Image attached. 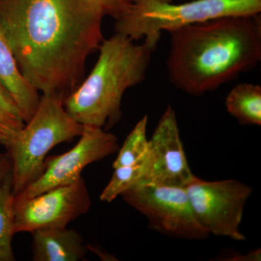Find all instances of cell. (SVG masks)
<instances>
[{
	"label": "cell",
	"instance_id": "6da1fadb",
	"mask_svg": "<svg viewBox=\"0 0 261 261\" xmlns=\"http://www.w3.org/2000/svg\"><path fill=\"white\" fill-rule=\"evenodd\" d=\"M104 16L90 0H0V32L24 78L63 99L104 39Z\"/></svg>",
	"mask_w": 261,
	"mask_h": 261
},
{
	"label": "cell",
	"instance_id": "7a4b0ae2",
	"mask_svg": "<svg viewBox=\"0 0 261 261\" xmlns=\"http://www.w3.org/2000/svg\"><path fill=\"white\" fill-rule=\"evenodd\" d=\"M170 34L168 76L190 95L216 90L261 61L260 14L220 17Z\"/></svg>",
	"mask_w": 261,
	"mask_h": 261
},
{
	"label": "cell",
	"instance_id": "3957f363",
	"mask_svg": "<svg viewBox=\"0 0 261 261\" xmlns=\"http://www.w3.org/2000/svg\"><path fill=\"white\" fill-rule=\"evenodd\" d=\"M134 42L116 32L103 39L93 69L63 100L75 121L108 130L120 121L123 94L145 80L156 48L145 41Z\"/></svg>",
	"mask_w": 261,
	"mask_h": 261
},
{
	"label": "cell",
	"instance_id": "277c9868",
	"mask_svg": "<svg viewBox=\"0 0 261 261\" xmlns=\"http://www.w3.org/2000/svg\"><path fill=\"white\" fill-rule=\"evenodd\" d=\"M63 100L59 96L42 94L34 116L5 146L14 195L39 177L51 149L82 135L83 125L67 113Z\"/></svg>",
	"mask_w": 261,
	"mask_h": 261
},
{
	"label": "cell",
	"instance_id": "5b68a950",
	"mask_svg": "<svg viewBox=\"0 0 261 261\" xmlns=\"http://www.w3.org/2000/svg\"><path fill=\"white\" fill-rule=\"evenodd\" d=\"M126 14L116 20L115 32L132 40L145 38L157 47L163 31L231 15L260 14L261 0H194L174 5L157 0H129Z\"/></svg>",
	"mask_w": 261,
	"mask_h": 261
},
{
	"label": "cell",
	"instance_id": "8992f818",
	"mask_svg": "<svg viewBox=\"0 0 261 261\" xmlns=\"http://www.w3.org/2000/svg\"><path fill=\"white\" fill-rule=\"evenodd\" d=\"M185 189L197 222L209 235L246 240L240 225L251 187L238 180L210 181L195 176Z\"/></svg>",
	"mask_w": 261,
	"mask_h": 261
},
{
	"label": "cell",
	"instance_id": "52a82bcc",
	"mask_svg": "<svg viewBox=\"0 0 261 261\" xmlns=\"http://www.w3.org/2000/svg\"><path fill=\"white\" fill-rule=\"evenodd\" d=\"M121 197L143 215L149 226L159 233L188 240L209 238L208 233L196 219L185 187L140 184Z\"/></svg>",
	"mask_w": 261,
	"mask_h": 261
},
{
	"label": "cell",
	"instance_id": "ba28073f",
	"mask_svg": "<svg viewBox=\"0 0 261 261\" xmlns=\"http://www.w3.org/2000/svg\"><path fill=\"white\" fill-rule=\"evenodd\" d=\"M91 205L92 200L83 177L35 197L14 195L15 233L66 227L70 222L88 213Z\"/></svg>",
	"mask_w": 261,
	"mask_h": 261
},
{
	"label": "cell",
	"instance_id": "9c48e42d",
	"mask_svg": "<svg viewBox=\"0 0 261 261\" xmlns=\"http://www.w3.org/2000/svg\"><path fill=\"white\" fill-rule=\"evenodd\" d=\"M76 145L68 152L49 156L39 177L15 195L35 197L56 187L70 185L82 177L84 168L102 161L119 149L116 136L103 128L84 126Z\"/></svg>",
	"mask_w": 261,
	"mask_h": 261
},
{
	"label": "cell",
	"instance_id": "30bf717a",
	"mask_svg": "<svg viewBox=\"0 0 261 261\" xmlns=\"http://www.w3.org/2000/svg\"><path fill=\"white\" fill-rule=\"evenodd\" d=\"M142 184L185 187L195 177L180 137L176 113L168 106L149 140Z\"/></svg>",
	"mask_w": 261,
	"mask_h": 261
},
{
	"label": "cell",
	"instance_id": "8fae6325",
	"mask_svg": "<svg viewBox=\"0 0 261 261\" xmlns=\"http://www.w3.org/2000/svg\"><path fill=\"white\" fill-rule=\"evenodd\" d=\"M32 235L34 261H80L88 251L83 237L71 228H44Z\"/></svg>",
	"mask_w": 261,
	"mask_h": 261
},
{
	"label": "cell",
	"instance_id": "7c38bea8",
	"mask_svg": "<svg viewBox=\"0 0 261 261\" xmlns=\"http://www.w3.org/2000/svg\"><path fill=\"white\" fill-rule=\"evenodd\" d=\"M0 83L14 101L27 123L37 111L41 97L37 89L24 78L14 55L1 32Z\"/></svg>",
	"mask_w": 261,
	"mask_h": 261
},
{
	"label": "cell",
	"instance_id": "4fadbf2b",
	"mask_svg": "<svg viewBox=\"0 0 261 261\" xmlns=\"http://www.w3.org/2000/svg\"><path fill=\"white\" fill-rule=\"evenodd\" d=\"M226 111L240 124L260 126L261 87L243 83L233 87L225 101Z\"/></svg>",
	"mask_w": 261,
	"mask_h": 261
},
{
	"label": "cell",
	"instance_id": "5bb4252c",
	"mask_svg": "<svg viewBox=\"0 0 261 261\" xmlns=\"http://www.w3.org/2000/svg\"><path fill=\"white\" fill-rule=\"evenodd\" d=\"M14 192L11 171L0 183V261H14L13 239L15 234Z\"/></svg>",
	"mask_w": 261,
	"mask_h": 261
},
{
	"label": "cell",
	"instance_id": "9a60e30c",
	"mask_svg": "<svg viewBox=\"0 0 261 261\" xmlns=\"http://www.w3.org/2000/svg\"><path fill=\"white\" fill-rule=\"evenodd\" d=\"M146 157L147 154L134 164L114 168L112 177L99 196L101 202L111 203L127 190L144 183L147 172Z\"/></svg>",
	"mask_w": 261,
	"mask_h": 261
},
{
	"label": "cell",
	"instance_id": "2e32d148",
	"mask_svg": "<svg viewBox=\"0 0 261 261\" xmlns=\"http://www.w3.org/2000/svg\"><path fill=\"white\" fill-rule=\"evenodd\" d=\"M147 116L141 118L127 136L123 145L118 149V156L113 163V169L134 164L145 157L149 145L147 137Z\"/></svg>",
	"mask_w": 261,
	"mask_h": 261
},
{
	"label": "cell",
	"instance_id": "e0dca14e",
	"mask_svg": "<svg viewBox=\"0 0 261 261\" xmlns=\"http://www.w3.org/2000/svg\"><path fill=\"white\" fill-rule=\"evenodd\" d=\"M25 123L14 101L5 89L0 87V145H8Z\"/></svg>",
	"mask_w": 261,
	"mask_h": 261
},
{
	"label": "cell",
	"instance_id": "ac0fdd59",
	"mask_svg": "<svg viewBox=\"0 0 261 261\" xmlns=\"http://www.w3.org/2000/svg\"><path fill=\"white\" fill-rule=\"evenodd\" d=\"M103 14L109 15L115 20L123 16L130 8L129 0H90Z\"/></svg>",
	"mask_w": 261,
	"mask_h": 261
},
{
	"label": "cell",
	"instance_id": "d6986e66",
	"mask_svg": "<svg viewBox=\"0 0 261 261\" xmlns=\"http://www.w3.org/2000/svg\"><path fill=\"white\" fill-rule=\"evenodd\" d=\"M219 260L226 261H260L261 260L260 249L248 252L245 255H232V256L221 257Z\"/></svg>",
	"mask_w": 261,
	"mask_h": 261
},
{
	"label": "cell",
	"instance_id": "ffe728a7",
	"mask_svg": "<svg viewBox=\"0 0 261 261\" xmlns=\"http://www.w3.org/2000/svg\"><path fill=\"white\" fill-rule=\"evenodd\" d=\"M11 171V162L8 153H0V183Z\"/></svg>",
	"mask_w": 261,
	"mask_h": 261
},
{
	"label": "cell",
	"instance_id": "44dd1931",
	"mask_svg": "<svg viewBox=\"0 0 261 261\" xmlns=\"http://www.w3.org/2000/svg\"><path fill=\"white\" fill-rule=\"evenodd\" d=\"M157 1L163 2V3H172L173 0H157Z\"/></svg>",
	"mask_w": 261,
	"mask_h": 261
},
{
	"label": "cell",
	"instance_id": "7402d4cb",
	"mask_svg": "<svg viewBox=\"0 0 261 261\" xmlns=\"http://www.w3.org/2000/svg\"><path fill=\"white\" fill-rule=\"evenodd\" d=\"M0 87H1V88L4 89V87H3V85H2L1 83H0ZM6 92H7V91H6Z\"/></svg>",
	"mask_w": 261,
	"mask_h": 261
}]
</instances>
